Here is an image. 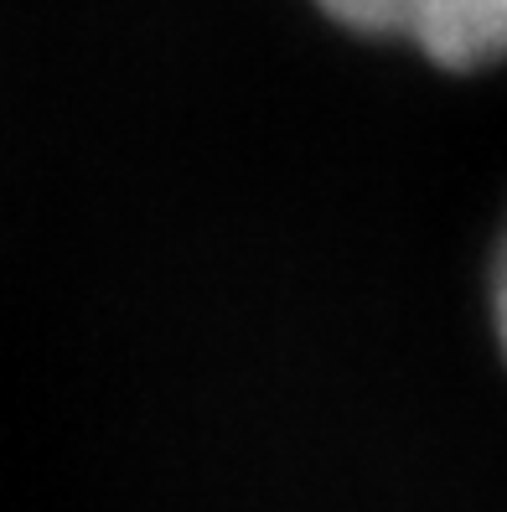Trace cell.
Returning a JSON list of instances; mask_svg holds the SVG:
<instances>
[{
	"label": "cell",
	"instance_id": "obj_1",
	"mask_svg": "<svg viewBox=\"0 0 507 512\" xmlns=\"http://www.w3.org/2000/svg\"><path fill=\"white\" fill-rule=\"evenodd\" d=\"M357 37L404 42L440 68L507 63V0H316Z\"/></svg>",
	"mask_w": 507,
	"mask_h": 512
},
{
	"label": "cell",
	"instance_id": "obj_2",
	"mask_svg": "<svg viewBox=\"0 0 507 512\" xmlns=\"http://www.w3.org/2000/svg\"><path fill=\"white\" fill-rule=\"evenodd\" d=\"M492 331H497V347L507 357V233L497 244V264H492Z\"/></svg>",
	"mask_w": 507,
	"mask_h": 512
}]
</instances>
